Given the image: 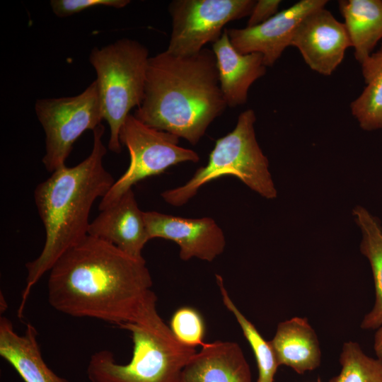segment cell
<instances>
[{"mask_svg": "<svg viewBox=\"0 0 382 382\" xmlns=\"http://www.w3.org/2000/svg\"><path fill=\"white\" fill-rule=\"evenodd\" d=\"M144 258L88 236L50 270L47 300L56 311L120 327L134 320L154 292Z\"/></svg>", "mask_w": 382, "mask_h": 382, "instance_id": "6da1fadb", "label": "cell"}, {"mask_svg": "<svg viewBox=\"0 0 382 382\" xmlns=\"http://www.w3.org/2000/svg\"><path fill=\"white\" fill-rule=\"evenodd\" d=\"M226 107L212 49L187 57L165 50L149 57L144 99L134 115L196 145Z\"/></svg>", "mask_w": 382, "mask_h": 382, "instance_id": "7a4b0ae2", "label": "cell"}, {"mask_svg": "<svg viewBox=\"0 0 382 382\" xmlns=\"http://www.w3.org/2000/svg\"><path fill=\"white\" fill-rule=\"evenodd\" d=\"M104 131L102 124L93 130V148L88 157L74 166L65 165L54 170L35 190L45 241L38 257L25 265L28 274L18 310L19 318L33 287L66 251L88 236L92 206L115 183L103 163L107 152L102 141Z\"/></svg>", "mask_w": 382, "mask_h": 382, "instance_id": "3957f363", "label": "cell"}, {"mask_svg": "<svg viewBox=\"0 0 382 382\" xmlns=\"http://www.w3.org/2000/svg\"><path fill=\"white\" fill-rule=\"evenodd\" d=\"M156 302L153 292L137 318L119 327L130 333V361L121 364L110 350L96 352L86 369L90 382H182L183 371L197 351L175 339Z\"/></svg>", "mask_w": 382, "mask_h": 382, "instance_id": "277c9868", "label": "cell"}, {"mask_svg": "<svg viewBox=\"0 0 382 382\" xmlns=\"http://www.w3.org/2000/svg\"><path fill=\"white\" fill-rule=\"evenodd\" d=\"M255 121L253 110L242 112L235 128L216 141L207 163L198 168L184 185L163 192V200L172 206L181 207L204 185L226 175L236 177L263 197L275 198L277 192L269 171V162L256 139Z\"/></svg>", "mask_w": 382, "mask_h": 382, "instance_id": "5b68a950", "label": "cell"}, {"mask_svg": "<svg viewBox=\"0 0 382 382\" xmlns=\"http://www.w3.org/2000/svg\"><path fill=\"white\" fill-rule=\"evenodd\" d=\"M149 59L147 48L128 38L95 47L90 53L103 120L110 128L108 149L114 153L122 151L120 132L130 110L143 101Z\"/></svg>", "mask_w": 382, "mask_h": 382, "instance_id": "8992f818", "label": "cell"}, {"mask_svg": "<svg viewBox=\"0 0 382 382\" xmlns=\"http://www.w3.org/2000/svg\"><path fill=\"white\" fill-rule=\"evenodd\" d=\"M179 139L176 135L151 127L134 115H128L120 132V141L129 151V165L101 198L99 210L109 207L142 180L178 163L198 162V154L179 146Z\"/></svg>", "mask_w": 382, "mask_h": 382, "instance_id": "52a82bcc", "label": "cell"}, {"mask_svg": "<svg viewBox=\"0 0 382 382\" xmlns=\"http://www.w3.org/2000/svg\"><path fill=\"white\" fill-rule=\"evenodd\" d=\"M35 110L45 134L42 163L50 173L66 165L79 137L103 120L96 80L77 96L37 100Z\"/></svg>", "mask_w": 382, "mask_h": 382, "instance_id": "ba28073f", "label": "cell"}, {"mask_svg": "<svg viewBox=\"0 0 382 382\" xmlns=\"http://www.w3.org/2000/svg\"><path fill=\"white\" fill-rule=\"evenodd\" d=\"M255 0H173L168 6L172 30L166 51L195 55L218 41L229 22L249 16Z\"/></svg>", "mask_w": 382, "mask_h": 382, "instance_id": "9c48e42d", "label": "cell"}, {"mask_svg": "<svg viewBox=\"0 0 382 382\" xmlns=\"http://www.w3.org/2000/svg\"><path fill=\"white\" fill-rule=\"evenodd\" d=\"M327 0H301L253 27L227 29L233 48L241 54L253 52L263 57L265 66H272L291 45L302 20L313 11L325 7Z\"/></svg>", "mask_w": 382, "mask_h": 382, "instance_id": "30bf717a", "label": "cell"}, {"mask_svg": "<svg viewBox=\"0 0 382 382\" xmlns=\"http://www.w3.org/2000/svg\"><path fill=\"white\" fill-rule=\"evenodd\" d=\"M313 71L330 76L342 63L352 43L344 23L322 7L308 13L298 26L291 45Z\"/></svg>", "mask_w": 382, "mask_h": 382, "instance_id": "8fae6325", "label": "cell"}, {"mask_svg": "<svg viewBox=\"0 0 382 382\" xmlns=\"http://www.w3.org/2000/svg\"><path fill=\"white\" fill-rule=\"evenodd\" d=\"M144 216L149 238L175 242L183 260L212 262L225 249L224 233L211 217L184 218L156 211L144 212Z\"/></svg>", "mask_w": 382, "mask_h": 382, "instance_id": "7c38bea8", "label": "cell"}, {"mask_svg": "<svg viewBox=\"0 0 382 382\" xmlns=\"http://www.w3.org/2000/svg\"><path fill=\"white\" fill-rule=\"evenodd\" d=\"M144 212L129 189L100 211L91 222L88 235L115 245L132 257L142 259V250L150 240Z\"/></svg>", "mask_w": 382, "mask_h": 382, "instance_id": "4fadbf2b", "label": "cell"}, {"mask_svg": "<svg viewBox=\"0 0 382 382\" xmlns=\"http://www.w3.org/2000/svg\"><path fill=\"white\" fill-rule=\"evenodd\" d=\"M182 382H252L250 366L239 345L204 343L182 373Z\"/></svg>", "mask_w": 382, "mask_h": 382, "instance_id": "5bb4252c", "label": "cell"}, {"mask_svg": "<svg viewBox=\"0 0 382 382\" xmlns=\"http://www.w3.org/2000/svg\"><path fill=\"white\" fill-rule=\"evenodd\" d=\"M216 58L220 88L227 106L243 105L251 85L266 74L261 54L238 53L232 46L225 28L220 39L212 44Z\"/></svg>", "mask_w": 382, "mask_h": 382, "instance_id": "9a60e30c", "label": "cell"}, {"mask_svg": "<svg viewBox=\"0 0 382 382\" xmlns=\"http://www.w3.org/2000/svg\"><path fill=\"white\" fill-rule=\"evenodd\" d=\"M0 356L24 382H69L54 373L45 361L37 330L30 323L26 324L23 334H18L10 319L0 317Z\"/></svg>", "mask_w": 382, "mask_h": 382, "instance_id": "2e32d148", "label": "cell"}, {"mask_svg": "<svg viewBox=\"0 0 382 382\" xmlns=\"http://www.w3.org/2000/svg\"><path fill=\"white\" fill-rule=\"evenodd\" d=\"M270 342L279 366H287L299 374L320 364L319 340L306 318L296 316L280 322Z\"/></svg>", "mask_w": 382, "mask_h": 382, "instance_id": "e0dca14e", "label": "cell"}, {"mask_svg": "<svg viewBox=\"0 0 382 382\" xmlns=\"http://www.w3.org/2000/svg\"><path fill=\"white\" fill-rule=\"evenodd\" d=\"M338 7L361 64L382 39V0H340Z\"/></svg>", "mask_w": 382, "mask_h": 382, "instance_id": "ac0fdd59", "label": "cell"}, {"mask_svg": "<svg viewBox=\"0 0 382 382\" xmlns=\"http://www.w3.org/2000/svg\"><path fill=\"white\" fill-rule=\"evenodd\" d=\"M352 214L361 232L360 250L370 262L376 292L374 305L360 326L364 330H377L382 326V226L379 219L363 207H355Z\"/></svg>", "mask_w": 382, "mask_h": 382, "instance_id": "d6986e66", "label": "cell"}, {"mask_svg": "<svg viewBox=\"0 0 382 382\" xmlns=\"http://www.w3.org/2000/svg\"><path fill=\"white\" fill-rule=\"evenodd\" d=\"M361 66L366 86L350 103L351 112L362 129H382V43Z\"/></svg>", "mask_w": 382, "mask_h": 382, "instance_id": "ffe728a7", "label": "cell"}, {"mask_svg": "<svg viewBox=\"0 0 382 382\" xmlns=\"http://www.w3.org/2000/svg\"><path fill=\"white\" fill-rule=\"evenodd\" d=\"M222 301L226 308L233 315L248 342L255 358L258 370L256 382H274L279 364L270 342L266 340L256 327L241 312L231 300L224 283L222 277L216 274Z\"/></svg>", "mask_w": 382, "mask_h": 382, "instance_id": "44dd1931", "label": "cell"}, {"mask_svg": "<svg viewBox=\"0 0 382 382\" xmlns=\"http://www.w3.org/2000/svg\"><path fill=\"white\" fill-rule=\"evenodd\" d=\"M339 361L340 372L329 382H382V359L366 354L356 342L343 344Z\"/></svg>", "mask_w": 382, "mask_h": 382, "instance_id": "7402d4cb", "label": "cell"}, {"mask_svg": "<svg viewBox=\"0 0 382 382\" xmlns=\"http://www.w3.org/2000/svg\"><path fill=\"white\" fill-rule=\"evenodd\" d=\"M169 328L175 339L185 346L196 348L205 343L204 318L191 306H182L175 310L170 318Z\"/></svg>", "mask_w": 382, "mask_h": 382, "instance_id": "603a6c76", "label": "cell"}, {"mask_svg": "<svg viewBox=\"0 0 382 382\" xmlns=\"http://www.w3.org/2000/svg\"><path fill=\"white\" fill-rule=\"evenodd\" d=\"M129 3V0H51L50 6L57 16L64 18L98 6L122 8Z\"/></svg>", "mask_w": 382, "mask_h": 382, "instance_id": "cb8c5ba5", "label": "cell"}, {"mask_svg": "<svg viewBox=\"0 0 382 382\" xmlns=\"http://www.w3.org/2000/svg\"><path fill=\"white\" fill-rule=\"evenodd\" d=\"M281 2L280 0L256 1L248 16L246 27L256 26L271 18L278 13Z\"/></svg>", "mask_w": 382, "mask_h": 382, "instance_id": "d4e9b609", "label": "cell"}, {"mask_svg": "<svg viewBox=\"0 0 382 382\" xmlns=\"http://www.w3.org/2000/svg\"><path fill=\"white\" fill-rule=\"evenodd\" d=\"M374 349L376 357L382 359V326L376 330L374 335Z\"/></svg>", "mask_w": 382, "mask_h": 382, "instance_id": "484cf974", "label": "cell"}, {"mask_svg": "<svg viewBox=\"0 0 382 382\" xmlns=\"http://www.w3.org/2000/svg\"><path fill=\"white\" fill-rule=\"evenodd\" d=\"M318 382H320V381H318Z\"/></svg>", "mask_w": 382, "mask_h": 382, "instance_id": "4316f807", "label": "cell"}]
</instances>
